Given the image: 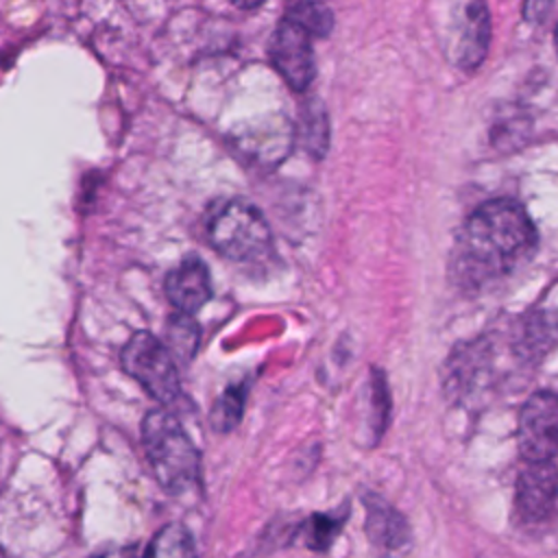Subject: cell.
Wrapping results in <instances>:
<instances>
[{"mask_svg": "<svg viewBox=\"0 0 558 558\" xmlns=\"http://www.w3.org/2000/svg\"><path fill=\"white\" fill-rule=\"evenodd\" d=\"M166 296L181 314L198 312L211 296L209 270L198 257H185L177 264L163 283Z\"/></svg>", "mask_w": 558, "mask_h": 558, "instance_id": "obj_10", "label": "cell"}, {"mask_svg": "<svg viewBox=\"0 0 558 558\" xmlns=\"http://www.w3.org/2000/svg\"><path fill=\"white\" fill-rule=\"evenodd\" d=\"M142 442L157 482L168 493H185L201 475L198 451L168 410H153L142 423Z\"/></svg>", "mask_w": 558, "mask_h": 558, "instance_id": "obj_2", "label": "cell"}, {"mask_svg": "<svg viewBox=\"0 0 558 558\" xmlns=\"http://www.w3.org/2000/svg\"><path fill=\"white\" fill-rule=\"evenodd\" d=\"M390 418V397H388V386L384 375L377 371L371 377V416H368V425L373 432V440L377 442V438L381 436V432L386 429Z\"/></svg>", "mask_w": 558, "mask_h": 558, "instance_id": "obj_16", "label": "cell"}, {"mask_svg": "<svg viewBox=\"0 0 558 558\" xmlns=\"http://www.w3.org/2000/svg\"><path fill=\"white\" fill-rule=\"evenodd\" d=\"M536 244L534 225L517 201L495 198L480 205L464 222L453 251V272L466 288L484 286L512 272Z\"/></svg>", "mask_w": 558, "mask_h": 558, "instance_id": "obj_1", "label": "cell"}, {"mask_svg": "<svg viewBox=\"0 0 558 558\" xmlns=\"http://www.w3.org/2000/svg\"><path fill=\"white\" fill-rule=\"evenodd\" d=\"M92 558H142L140 549L135 545L129 547H113V549H102L98 554H94Z\"/></svg>", "mask_w": 558, "mask_h": 558, "instance_id": "obj_19", "label": "cell"}, {"mask_svg": "<svg viewBox=\"0 0 558 558\" xmlns=\"http://www.w3.org/2000/svg\"><path fill=\"white\" fill-rule=\"evenodd\" d=\"M235 7H240V9H255V7H259V4H264V0H231Z\"/></svg>", "mask_w": 558, "mask_h": 558, "instance_id": "obj_20", "label": "cell"}, {"mask_svg": "<svg viewBox=\"0 0 558 558\" xmlns=\"http://www.w3.org/2000/svg\"><path fill=\"white\" fill-rule=\"evenodd\" d=\"M517 445L525 462H547L558 453V395L541 390L523 403Z\"/></svg>", "mask_w": 558, "mask_h": 558, "instance_id": "obj_6", "label": "cell"}, {"mask_svg": "<svg viewBox=\"0 0 558 558\" xmlns=\"http://www.w3.org/2000/svg\"><path fill=\"white\" fill-rule=\"evenodd\" d=\"M558 501V469L551 460L527 462L514 488V508L525 523L545 521Z\"/></svg>", "mask_w": 558, "mask_h": 558, "instance_id": "obj_8", "label": "cell"}, {"mask_svg": "<svg viewBox=\"0 0 558 558\" xmlns=\"http://www.w3.org/2000/svg\"><path fill=\"white\" fill-rule=\"evenodd\" d=\"M303 135H305V146L312 155L320 157L327 150V140H329V124H327V113L320 102L310 100L303 107Z\"/></svg>", "mask_w": 558, "mask_h": 558, "instance_id": "obj_14", "label": "cell"}, {"mask_svg": "<svg viewBox=\"0 0 558 558\" xmlns=\"http://www.w3.org/2000/svg\"><path fill=\"white\" fill-rule=\"evenodd\" d=\"M344 514H314L305 525V545L314 551H325L342 527Z\"/></svg>", "mask_w": 558, "mask_h": 558, "instance_id": "obj_17", "label": "cell"}, {"mask_svg": "<svg viewBox=\"0 0 558 558\" xmlns=\"http://www.w3.org/2000/svg\"><path fill=\"white\" fill-rule=\"evenodd\" d=\"M244 399H246V386H229L214 403L211 410V425L218 432H231L244 412Z\"/></svg>", "mask_w": 558, "mask_h": 558, "instance_id": "obj_13", "label": "cell"}, {"mask_svg": "<svg viewBox=\"0 0 558 558\" xmlns=\"http://www.w3.org/2000/svg\"><path fill=\"white\" fill-rule=\"evenodd\" d=\"M554 41H556V50H558V24H556V33H554Z\"/></svg>", "mask_w": 558, "mask_h": 558, "instance_id": "obj_21", "label": "cell"}, {"mask_svg": "<svg viewBox=\"0 0 558 558\" xmlns=\"http://www.w3.org/2000/svg\"><path fill=\"white\" fill-rule=\"evenodd\" d=\"M366 538L381 556H397L410 545V527L403 514L379 495H366Z\"/></svg>", "mask_w": 558, "mask_h": 558, "instance_id": "obj_9", "label": "cell"}, {"mask_svg": "<svg viewBox=\"0 0 558 558\" xmlns=\"http://www.w3.org/2000/svg\"><path fill=\"white\" fill-rule=\"evenodd\" d=\"M310 33L290 20H281L270 37L268 57L292 89H305L314 78V54Z\"/></svg>", "mask_w": 558, "mask_h": 558, "instance_id": "obj_7", "label": "cell"}, {"mask_svg": "<svg viewBox=\"0 0 558 558\" xmlns=\"http://www.w3.org/2000/svg\"><path fill=\"white\" fill-rule=\"evenodd\" d=\"M142 558H196L194 538L185 525L168 523L153 536Z\"/></svg>", "mask_w": 558, "mask_h": 558, "instance_id": "obj_11", "label": "cell"}, {"mask_svg": "<svg viewBox=\"0 0 558 558\" xmlns=\"http://www.w3.org/2000/svg\"><path fill=\"white\" fill-rule=\"evenodd\" d=\"M286 20L299 24L305 33L314 37H327L333 28L331 11L318 0H288Z\"/></svg>", "mask_w": 558, "mask_h": 558, "instance_id": "obj_12", "label": "cell"}, {"mask_svg": "<svg viewBox=\"0 0 558 558\" xmlns=\"http://www.w3.org/2000/svg\"><path fill=\"white\" fill-rule=\"evenodd\" d=\"M172 357L190 360L196 353L198 347V327L192 320V314H181L174 316L168 325V344Z\"/></svg>", "mask_w": 558, "mask_h": 558, "instance_id": "obj_15", "label": "cell"}, {"mask_svg": "<svg viewBox=\"0 0 558 558\" xmlns=\"http://www.w3.org/2000/svg\"><path fill=\"white\" fill-rule=\"evenodd\" d=\"M205 231L209 244L233 262L262 259L272 246L264 214L242 198L216 203L207 214Z\"/></svg>", "mask_w": 558, "mask_h": 558, "instance_id": "obj_3", "label": "cell"}, {"mask_svg": "<svg viewBox=\"0 0 558 558\" xmlns=\"http://www.w3.org/2000/svg\"><path fill=\"white\" fill-rule=\"evenodd\" d=\"M551 4L554 0H525L523 15L527 22H543L551 11Z\"/></svg>", "mask_w": 558, "mask_h": 558, "instance_id": "obj_18", "label": "cell"}, {"mask_svg": "<svg viewBox=\"0 0 558 558\" xmlns=\"http://www.w3.org/2000/svg\"><path fill=\"white\" fill-rule=\"evenodd\" d=\"M122 368L142 384V388L161 403L179 397L181 384L170 349L148 331L135 333L120 353Z\"/></svg>", "mask_w": 558, "mask_h": 558, "instance_id": "obj_5", "label": "cell"}, {"mask_svg": "<svg viewBox=\"0 0 558 558\" xmlns=\"http://www.w3.org/2000/svg\"><path fill=\"white\" fill-rule=\"evenodd\" d=\"M445 52L460 70H475L488 50L490 20L484 0H445Z\"/></svg>", "mask_w": 558, "mask_h": 558, "instance_id": "obj_4", "label": "cell"}]
</instances>
